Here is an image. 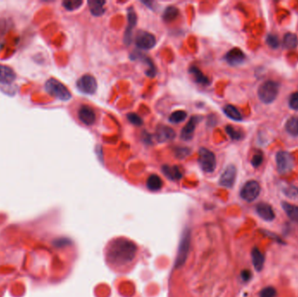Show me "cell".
<instances>
[{"instance_id": "obj_1", "label": "cell", "mask_w": 298, "mask_h": 297, "mask_svg": "<svg viewBox=\"0 0 298 297\" xmlns=\"http://www.w3.org/2000/svg\"><path fill=\"white\" fill-rule=\"evenodd\" d=\"M107 262L115 268L128 265L136 255V245L126 239H117L112 241L107 247Z\"/></svg>"}, {"instance_id": "obj_2", "label": "cell", "mask_w": 298, "mask_h": 297, "mask_svg": "<svg viewBox=\"0 0 298 297\" xmlns=\"http://www.w3.org/2000/svg\"><path fill=\"white\" fill-rule=\"evenodd\" d=\"M279 94V84L273 81H267L260 85L257 95L264 104H270L277 99Z\"/></svg>"}, {"instance_id": "obj_3", "label": "cell", "mask_w": 298, "mask_h": 297, "mask_svg": "<svg viewBox=\"0 0 298 297\" xmlns=\"http://www.w3.org/2000/svg\"><path fill=\"white\" fill-rule=\"evenodd\" d=\"M46 90L49 95L63 101L69 100L72 98V94L68 88L55 79H50L46 81Z\"/></svg>"}, {"instance_id": "obj_4", "label": "cell", "mask_w": 298, "mask_h": 297, "mask_svg": "<svg viewBox=\"0 0 298 297\" xmlns=\"http://www.w3.org/2000/svg\"><path fill=\"white\" fill-rule=\"evenodd\" d=\"M198 163L205 173H213L216 168V158L212 151L201 147L199 150Z\"/></svg>"}, {"instance_id": "obj_5", "label": "cell", "mask_w": 298, "mask_h": 297, "mask_svg": "<svg viewBox=\"0 0 298 297\" xmlns=\"http://www.w3.org/2000/svg\"><path fill=\"white\" fill-rule=\"evenodd\" d=\"M277 171L281 175L287 174L294 168V159L290 153L279 151L276 154Z\"/></svg>"}, {"instance_id": "obj_6", "label": "cell", "mask_w": 298, "mask_h": 297, "mask_svg": "<svg viewBox=\"0 0 298 297\" xmlns=\"http://www.w3.org/2000/svg\"><path fill=\"white\" fill-rule=\"evenodd\" d=\"M261 193V187L256 181H249L243 185L240 196L242 199H244L248 202H252L256 200Z\"/></svg>"}, {"instance_id": "obj_7", "label": "cell", "mask_w": 298, "mask_h": 297, "mask_svg": "<svg viewBox=\"0 0 298 297\" xmlns=\"http://www.w3.org/2000/svg\"><path fill=\"white\" fill-rule=\"evenodd\" d=\"M77 88L81 93L86 95H94L97 91L98 84L93 75L85 74L77 81Z\"/></svg>"}, {"instance_id": "obj_8", "label": "cell", "mask_w": 298, "mask_h": 297, "mask_svg": "<svg viewBox=\"0 0 298 297\" xmlns=\"http://www.w3.org/2000/svg\"><path fill=\"white\" fill-rule=\"evenodd\" d=\"M135 45L140 49L150 50L156 45V39L150 32L140 31L135 37Z\"/></svg>"}, {"instance_id": "obj_9", "label": "cell", "mask_w": 298, "mask_h": 297, "mask_svg": "<svg viewBox=\"0 0 298 297\" xmlns=\"http://www.w3.org/2000/svg\"><path fill=\"white\" fill-rule=\"evenodd\" d=\"M236 174H237V170L234 165L228 166L224 172L221 174V178L219 181L220 185L227 189L233 188L236 179Z\"/></svg>"}, {"instance_id": "obj_10", "label": "cell", "mask_w": 298, "mask_h": 297, "mask_svg": "<svg viewBox=\"0 0 298 297\" xmlns=\"http://www.w3.org/2000/svg\"><path fill=\"white\" fill-rule=\"evenodd\" d=\"M224 59L228 65H230L232 67H236L242 65L245 61L246 55L242 50L235 47V48H232L230 51H228V53H226Z\"/></svg>"}, {"instance_id": "obj_11", "label": "cell", "mask_w": 298, "mask_h": 297, "mask_svg": "<svg viewBox=\"0 0 298 297\" xmlns=\"http://www.w3.org/2000/svg\"><path fill=\"white\" fill-rule=\"evenodd\" d=\"M200 116L195 115L193 117H191V119H190V121L187 123L186 126L183 127L182 132H181V139L185 141H190V140L193 139L194 134H195V131H196V127L197 125L200 121Z\"/></svg>"}, {"instance_id": "obj_12", "label": "cell", "mask_w": 298, "mask_h": 297, "mask_svg": "<svg viewBox=\"0 0 298 297\" xmlns=\"http://www.w3.org/2000/svg\"><path fill=\"white\" fill-rule=\"evenodd\" d=\"M127 22L128 25L125 32L124 41L126 43V45H130V43L132 42L133 29L137 24V14L133 7H130L127 11Z\"/></svg>"}, {"instance_id": "obj_13", "label": "cell", "mask_w": 298, "mask_h": 297, "mask_svg": "<svg viewBox=\"0 0 298 297\" xmlns=\"http://www.w3.org/2000/svg\"><path fill=\"white\" fill-rule=\"evenodd\" d=\"M79 119H81V122L85 125L92 126L96 120V114L91 106L81 105L79 110Z\"/></svg>"}, {"instance_id": "obj_14", "label": "cell", "mask_w": 298, "mask_h": 297, "mask_svg": "<svg viewBox=\"0 0 298 297\" xmlns=\"http://www.w3.org/2000/svg\"><path fill=\"white\" fill-rule=\"evenodd\" d=\"M131 59L132 60H140L147 66V70H146V75H147V77L154 78L156 75V74H157L155 64H154L153 60L150 58H148V57L144 55V54L138 53V52H135V53L131 55Z\"/></svg>"}, {"instance_id": "obj_15", "label": "cell", "mask_w": 298, "mask_h": 297, "mask_svg": "<svg viewBox=\"0 0 298 297\" xmlns=\"http://www.w3.org/2000/svg\"><path fill=\"white\" fill-rule=\"evenodd\" d=\"M256 213L263 220L266 221H272L276 218V214L274 212L272 206L270 204L265 202H261L256 206Z\"/></svg>"}, {"instance_id": "obj_16", "label": "cell", "mask_w": 298, "mask_h": 297, "mask_svg": "<svg viewBox=\"0 0 298 297\" xmlns=\"http://www.w3.org/2000/svg\"><path fill=\"white\" fill-rule=\"evenodd\" d=\"M156 139L159 142H167L173 140L176 136L175 130L168 126H160L156 130Z\"/></svg>"}, {"instance_id": "obj_17", "label": "cell", "mask_w": 298, "mask_h": 297, "mask_svg": "<svg viewBox=\"0 0 298 297\" xmlns=\"http://www.w3.org/2000/svg\"><path fill=\"white\" fill-rule=\"evenodd\" d=\"M15 79H16V74L11 67L0 65V83L9 84L13 82Z\"/></svg>"}, {"instance_id": "obj_18", "label": "cell", "mask_w": 298, "mask_h": 297, "mask_svg": "<svg viewBox=\"0 0 298 297\" xmlns=\"http://www.w3.org/2000/svg\"><path fill=\"white\" fill-rule=\"evenodd\" d=\"M190 75L192 76L194 79V81L197 82V84L203 85V86H208L210 84V81L208 80V78L207 76H205L202 72L196 67V66H192L190 67V70H189Z\"/></svg>"}, {"instance_id": "obj_19", "label": "cell", "mask_w": 298, "mask_h": 297, "mask_svg": "<svg viewBox=\"0 0 298 297\" xmlns=\"http://www.w3.org/2000/svg\"><path fill=\"white\" fill-rule=\"evenodd\" d=\"M162 172L168 178L172 181H177L183 177V172L177 166L165 165L162 167Z\"/></svg>"}, {"instance_id": "obj_20", "label": "cell", "mask_w": 298, "mask_h": 297, "mask_svg": "<svg viewBox=\"0 0 298 297\" xmlns=\"http://www.w3.org/2000/svg\"><path fill=\"white\" fill-rule=\"evenodd\" d=\"M89 10L91 11L92 14L96 17L101 16L105 12V8L104 5L105 4V1L101 0H89L88 1Z\"/></svg>"}, {"instance_id": "obj_21", "label": "cell", "mask_w": 298, "mask_h": 297, "mask_svg": "<svg viewBox=\"0 0 298 297\" xmlns=\"http://www.w3.org/2000/svg\"><path fill=\"white\" fill-rule=\"evenodd\" d=\"M253 265L256 271H262L264 266V255L257 248H254L251 252Z\"/></svg>"}, {"instance_id": "obj_22", "label": "cell", "mask_w": 298, "mask_h": 297, "mask_svg": "<svg viewBox=\"0 0 298 297\" xmlns=\"http://www.w3.org/2000/svg\"><path fill=\"white\" fill-rule=\"evenodd\" d=\"M282 207L284 209L287 216L293 221H298V206L291 204V203L283 201L282 202Z\"/></svg>"}, {"instance_id": "obj_23", "label": "cell", "mask_w": 298, "mask_h": 297, "mask_svg": "<svg viewBox=\"0 0 298 297\" xmlns=\"http://www.w3.org/2000/svg\"><path fill=\"white\" fill-rule=\"evenodd\" d=\"M162 186H163V182L158 175H152L147 179V187L150 191H154V192L159 191L160 189H162Z\"/></svg>"}, {"instance_id": "obj_24", "label": "cell", "mask_w": 298, "mask_h": 297, "mask_svg": "<svg viewBox=\"0 0 298 297\" xmlns=\"http://www.w3.org/2000/svg\"><path fill=\"white\" fill-rule=\"evenodd\" d=\"M189 246H190V241H189V235L185 234L184 235V239L182 241V244L180 246V251L179 255H178V258H177V264L178 265H182L185 259L187 257V252L189 249Z\"/></svg>"}, {"instance_id": "obj_25", "label": "cell", "mask_w": 298, "mask_h": 297, "mask_svg": "<svg viewBox=\"0 0 298 297\" xmlns=\"http://www.w3.org/2000/svg\"><path fill=\"white\" fill-rule=\"evenodd\" d=\"M283 46L287 50L295 49L298 46V39L295 33L288 32L284 37Z\"/></svg>"}, {"instance_id": "obj_26", "label": "cell", "mask_w": 298, "mask_h": 297, "mask_svg": "<svg viewBox=\"0 0 298 297\" xmlns=\"http://www.w3.org/2000/svg\"><path fill=\"white\" fill-rule=\"evenodd\" d=\"M223 112L226 116H228L229 119L235 120V121H241L242 116L241 112H239L238 109L232 105H226L223 107Z\"/></svg>"}, {"instance_id": "obj_27", "label": "cell", "mask_w": 298, "mask_h": 297, "mask_svg": "<svg viewBox=\"0 0 298 297\" xmlns=\"http://www.w3.org/2000/svg\"><path fill=\"white\" fill-rule=\"evenodd\" d=\"M285 129L292 136H298V117H291L285 124Z\"/></svg>"}, {"instance_id": "obj_28", "label": "cell", "mask_w": 298, "mask_h": 297, "mask_svg": "<svg viewBox=\"0 0 298 297\" xmlns=\"http://www.w3.org/2000/svg\"><path fill=\"white\" fill-rule=\"evenodd\" d=\"M178 15H179V10L176 6H169L163 12L162 18L164 21L169 23L175 20L178 17Z\"/></svg>"}, {"instance_id": "obj_29", "label": "cell", "mask_w": 298, "mask_h": 297, "mask_svg": "<svg viewBox=\"0 0 298 297\" xmlns=\"http://www.w3.org/2000/svg\"><path fill=\"white\" fill-rule=\"evenodd\" d=\"M225 130L228 133V136L230 137L233 140H242L244 137L243 132L237 128H235L234 126H230V125L226 126Z\"/></svg>"}, {"instance_id": "obj_30", "label": "cell", "mask_w": 298, "mask_h": 297, "mask_svg": "<svg viewBox=\"0 0 298 297\" xmlns=\"http://www.w3.org/2000/svg\"><path fill=\"white\" fill-rule=\"evenodd\" d=\"M187 112L185 111H176L173 112L171 115L169 116V121L173 124H178V123L183 122L184 119H186Z\"/></svg>"}, {"instance_id": "obj_31", "label": "cell", "mask_w": 298, "mask_h": 297, "mask_svg": "<svg viewBox=\"0 0 298 297\" xmlns=\"http://www.w3.org/2000/svg\"><path fill=\"white\" fill-rule=\"evenodd\" d=\"M83 4L82 0H65L63 6L67 11H75Z\"/></svg>"}, {"instance_id": "obj_32", "label": "cell", "mask_w": 298, "mask_h": 297, "mask_svg": "<svg viewBox=\"0 0 298 297\" xmlns=\"http://www.w3.org/2000/svg\"><path fill=\"white\" fill-rule=\"evenodd\" d=\"M266 43L268 46H270L271 49H277L279 47L280 42H279V39L277 38V36L274 35V34H269L267 36Z\"/></svg>"}, {"instance_id": "obj_33", "label": "cell", "mask_w": 298, "mask_h": 297, "mask_svg": "<svg viewBox=\"0 0 298 297\" xmlns=\"http://www.w3.org/2000/svg\"><path fill=\"white\" fill-rule=\"evenodd\" d=\"M284 194L289 198H296L298 196V188L293 185L285 187L284 189Z\"/></svg>"}, {"instance_id": "obj_34", "label": "cell", "mask_w": 298, "mask_h": 297, "mask_svg": "<svg viewBox=\"0 0 298 297\" xmlns=\"http://www.w3.org/2000/svg\"><path fill=\"white\" fill-rule=\"evenodd\" d=\"M277 290L273 287H266L260 292V297H276Z\"/></svg>"}, {"instance_id": "obj_35", "label": "cell", "mask_w": 298, "mask_h": 297, "mask_svg": "<svg viewBox=\"0 0 298 297\" xmlns=\"http://www.w3.org/2000/svg\"><path fill=\"white\" fill-rule=\"evenodd\" d=\"M263 161V154L262 152H258L256 154H254L252 159H251V165L254 168H258L260 167Z\"/></svg>"}, {"instance_id": "obj_36", "label": "cell", "mask_w": 298, "mask_h": 297, "mask_svg": "<svg viewBox=\"0 0 298 297\" xmlns=\"http://www.w3.org/2000/svg\"><path fill=\"white\" fill-rule=\"evenodd\" d=\"M127 119L129 120L130 122L132 123L133 125H135L137 126H140L142 125L143 120L140 118V116L137 115L136 113H133L131 112L128 115H127Z\"/></svg>"}, {"instance_id": "obj_37", "label": "cell", "mask_w": 298, "mask_h": 297, "mask_svg": "<svg viewBox=\"0 0 298 297\" xmlns=\"http://www.w3.org/2000/svg\"><path fill=\"white\" fill-rule=\"evenodd\" d=\"M289 105L291 109H293L295 111H298V92L291 95L289 99Z\"/></svg>"}, {"instance_id": "obj_38", "label": "cell", "mask_w": 298, "mask_h": 297, "mask_svg": "<svg viewBox=\"0 0 298 297\" xmlns=\"http://www.w3.org/2000/svg\"><path fill=\"white\" fill-rule=\"evenodd\" d=\"M176 156L181 159L186 157L189 154H190V149L188 148H178L176 149Z\"/></svg>"}, {"instance_id": "obj_39", "label": "cell", "mask_w": 298, "mask_h": 297, "mask_svg": "<svg viewBox=\"0 0 298 297\" xmlns=\"http://www.w3.org/2000/svg\"><path fill=\"white\" fill-rule=\"evenodd\" d=\"M242 279L244 280L245 282L247 281H249L250 279V277H251V274L248 270H245V271H243L242 274Z\"/></svg>"}]
</instances>
